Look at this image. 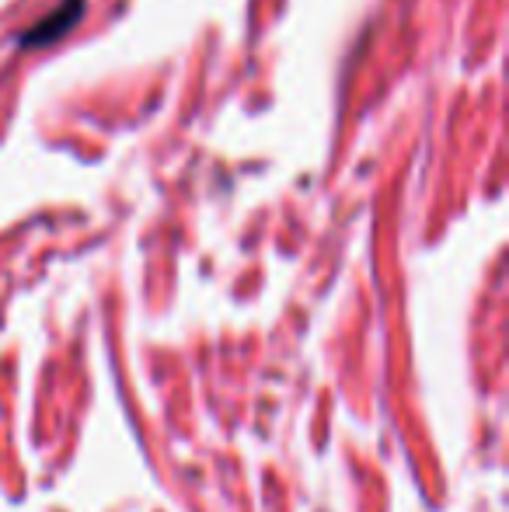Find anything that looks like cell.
<instances>
[{"label": "cell", "mask_w": 509, "mask_h": 512, "mask_svg": "<svg viewBox=\"0 0 509 512\" xmlns=\"http://www.w3.org/2000/svg\"><path fill=\"white\" fill-rule=\"evenodd\" d=\"M81 14H84V0H63L56 11H49L42 21H35V28H28V32L21 35V46L39 49V46H49V42L63 39V35L81 21Z\"/></svg>", "instance_id": "6da1fadb"}]
</instances>
